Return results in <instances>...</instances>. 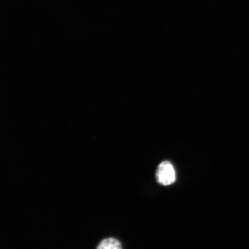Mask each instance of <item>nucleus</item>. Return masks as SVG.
<instances>
[{"label":"nucleus","instance_id":"1","mask_svg":"<svg viewBox=\"0 0 249 249\" xmlns=\"http://www.w3.org/2000/svg\"><path fill=\"white\" fill-rule=\"evenodd\" d=\"M156 177L160 184L164 186L172 185L176 179V170L169 161H164L159 165Z\"/></svg>","mask_w":249,"mask_h":249},{"label":"nucleus","instance_id":"2","mask_svg":"<svg viewBox=\"0 0 249 249\" xmlns=\"http://www.w3.org/2000/svg\"><path fill=\"white\" fill-rule=\"evenodd\" d=\"M96 249H123V247L118 239L110 237L103 239Z\"/></svg>","mask_w":249,"mask_h":249}]
</instances>
